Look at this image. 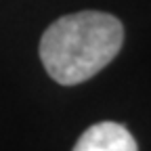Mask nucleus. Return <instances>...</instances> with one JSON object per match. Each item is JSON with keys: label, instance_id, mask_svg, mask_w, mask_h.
<instances>
[{"label": "nucleus", "instance_id": "nucleus-2", "mask_svg": "<svg viewBox=\"0 0 151 151\" xmlns=\"http://www.w3.org/2000/svg\"><path fill=\"white\" fill-rule=\"evenodd\" d=\"M71 151H139V147L122 124L99 122L84 130Z\"/></svg>", "mask_w": 151, "mask_h": 151}, {"label": "nucleus", "instance_id": "nucleus-1", "mask_svg": "<svg viewBox=\"0 0 151 151\" xmlns=\"http://www.w3.org/2000/svg\"><path fill=\"white\" fill-rule=\"evenodd\" d=\"M124 25L101 11L71 13L46 27L40 40V59L46 73L63 86L90 80L120 52Z\"/></svg>", "mask_w": 151, "mask_h": 151}]
</instances>
